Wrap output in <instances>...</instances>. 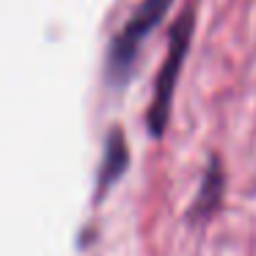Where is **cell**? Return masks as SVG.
I'll use <instances>...</instances> for the list:
<instances>
[{
	"label": "cell",
	"mask_w": 256,
	"mask_h": 256,
	"mask_svg": "<svg viewBox=\"0 0 256 256\" xmlns=\"http://www.w3.org/2000/svg\"><path fill=\"white\" fill-rule=\"evenodd\" d=\"M174 0H144L140 8L130 17L124 30L110 42V52H108V80L113 86H122L124 80L132 74V66L138 61V52L144 39L166 20L168 8Z\"/></svg>",
	"instance_id": "1"
},
{
	"label": "cell",
	"mask_w": 256,
	"mask_h": 256,
	"mask_svg": "<svg viewBox=\"0 0 256 256\" xmlns=\"http://www.w3.org/2000/svg\"><path fill=\"white\" fill-rule=\"evenodd\" d=\"M190 39H193V12L188 8L171 28V47H168L166 64H162L157 83H154V100H152V108H149V130L154 138H160L168 127L174 91H176L179 72L184 66V58H188Z\"/></svg>",
	"instance_id": "2"
},
{
	"label": "cell",
	"mask_w": 256,
	"mask_h": 256,
	"mask_svg": "<svg viewBox=\"0 0 256 256\" xmlns=\"http://www.w3.org/2000/svg\"><path fill=\"white\" fill-rule=\"evenodd\" d=\"M130 166V149H127V138H124V130H110L105 144V157H102V168H100V179H96V188H100V196L110 190L113 182L124 176Z\"/></svg>",
	"instance_id": "3"
},
{
	"label": "cell",
	"mask_w": 256,
	"mask_h": 256,
	"mask_svg": "<svg viewBox=\"0 0 256 256\" xmlns=\"http://www.w3.org/2000/svg\"><path fill=\"white\" fill-rule=\"evenodd\" d=\"M220 196H223V168L218 160H212L210 171H206V176H204V184H201V190H198V198H196V204H193V215L212 212L218 206V201H220Z\"/></svg>",
	"instance_id": "4"
}]
</instances>
